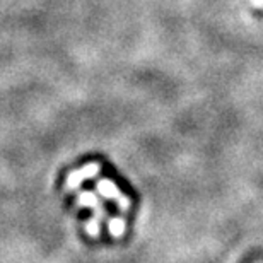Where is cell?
<instances>
[{"mask_svg":"<svg viewBox=\"0 0 263 263\" xmlns=\"http://www.w3.org/2000/svg\"><path fill=\"white\" fill-rule=\"evenodd\" d=\"M99 171V166L98 164H89L86 166L84 170H79V171H73L67 180V186L68 188H77L81 183L86 180V178H92L96 176Z\"/></svg>","mask_w":263,"mask_h":263,"instance_id":"6da1fadb","label":"cell"},{"mask_svg":"<svg viewBox=\"0 0 263 263\" xmlns=\"http://www.w3.org/2000/svg\"><path fill=\"white\" fill-rule=\"evenodd\" d=\"M98 188H99V192H101L106 198H115V200H117L118 205L122 209H127L128 205H130V200L125 198L123 195H120L118 190H117V186H115L111 181H99Z\"/></svg>","mask_w":263,"mask_h":263,"instance_id":"7a4b0ae2","label":"cell"},{"mask_svg":"<svg viewBox=\"0 0 263 263\" xmlns=\"http://www.w3.org/2000/svg\"><path fill=\"white\" fill-rule=\"evenodd\" d=\"M125 231V222L122 219H113L111 222H109V233L113 236H122Z\"/></svg>","mask_w":263,"mask_h":263,"instance_id":"3957f363","label":"cell"},{"mask_svg":"<svg viewBox=\"0 0 263 263\" xmlns=\"http://www.w3.org/2000/svg\"><path fill=\"white\" fill-rule=\"evenodd\" d=\"M79 203H81V205H91V207H96V205H98L96 198H94L91 193H82V195H79Z\"/></svg>","mask_w":263,"mask_h":263,"instance_id":"277c9868","label":"cell"}]
</instances>
